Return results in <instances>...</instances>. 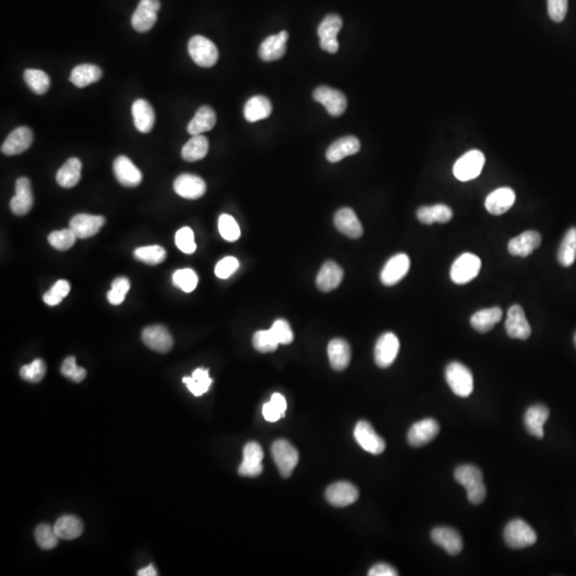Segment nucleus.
Returning a JSON list of instances; mask_svg holds the SVG:
<instances>
[{
	"mask_svg": "<svg viewBox=\"0 0 576 576\" xmlns=\"http://www.w3.org/2000/svg\"><path fill=\"white\" fill-rule=\"evenodd\" d=\"M454 475L457 483L466 488L470 504L479 505L485 501L487 489L483 483V473L479 468L470 464H464L456 468Z\"/></svg>",
	"mask_w": 576,
	"mask_h": 576,
	"instance_id": "nucleus-1",
	"label": "nucleus"
},
{
	"mask_svg": "<svg viewBox=\"0 0 576 576\" xmlns=\"http://www.w3.org/2000/svg\"><path fill=\"white\" fill-rule=\"evenodd\" d=\"M445 378L451 391L454 392L457 396L466 398L473 393V374L462 363H449L445 370Z\"/></svg>",
	"mask_w": 576,
	"mask_h": 576,
	"instance_id": "nucleus-2",
	"label": "nucleus"
},
{
	"mask_svg": "<svg viewBox=\"0 0 576 576\" xmlns=\"http://www.w3.org/2000/svg\"><path fill=\"white\" fill-rule=\"evenodd\" d=\"M504 539L510 549L521 550L537 542V533L524 520L516 518L505 527Z\"/></svg>",
	"mask_w": 576,
	"mask_h": 576,
	"instance_id": "nucleus-3",
	"label": "nucleus"
},
{
	"mask_svg": "<svg viewBox=\"0 0 576 576\" xmlns=\"http://www.w3.org/2000/svg\"><path fill=\"white\" fill-rule=\"evenodd\" d=\"M188 53L199 67H211L219 59V51L214 42L202 36H195L188 43Z\"/></svg>",
	"mask_w": 576,
	"mask_h": 576,
	"instance_id": "nucleus-4",
	"label": "nucleus"
},
{
	"mask_svg": "<svg viewBox=\"0 0 576 576\" xmlns=\"http://www.w3.org/2000/svg\"><path fill=\"white\" fill-rule=\"evenodd\" d=\"M481 261L473 253H464L455 261L451 268V281L458 285H464L473 281L479 274Z\"/></svg>",
	"mask_w": 576,
	"mask_h": 576,
	"instance_id": "nucleus-5",
	"label": "nucleus"
},
{
	"mask_svg": "<svg viewBox=\"0 0 576 576\" xmlns=\"http://www.w3.org/2000/svg\"><path fill=\"white\" fill-rule=\"evenodd\" d=\"M485 157L483 152L472 149L461 156L455 163L454 176L461 182H468L480 176L485 166Z\"/></svg>",
	"mask_w": 576,
	"mask_h": 576,
	"instance_id": "nucleus-6",
	"label": "nucleus"
},
{
	"mask_svg": "<svg viewBox=\"0 0 576 576\" xmlns=\"http://www.w3.org/2000/svg\"><path fill=\"white\" fill-rule=\"evenodd\" d=\"M272 455L281 475L284 478L289 477L299 461L297 449L286 440H278L272 444Z\"/></svg>",
	"mask_w": 576,
	"mask_h": 576,
	"instance_id": "nucleus-7",
	"label": "nucleus"
},
{
	"mask_svg": "<svg viewBox=\"0 0 576 576\" xmlns=\"http://www.w3.org/2000/svg\"><path fill=\"white\" fill-rule=\"evenodd\" d=\"M341 27L343 21L339 15L329 14L324 17L317 29L322 49L330 53L339 51V44L336 36L341 32Z\"/></svg>",
	"mask_w": 576,
	"mask_h": 576,
	"instance_id": "nucleus-8",
	"label": "nucleus"
},
{
	"mask_svg": "<svg viewBox=\"0 0 576 576\" xmlns=\"http://www.w3.org/2000/svg\"><path fill=\"white\" fill-rule=\"evenodd\" d=\"M353 435L358 444L370 454H382L387 447L385 441L374 431L372 424L368 420H360L355 426Z\"/></svg>",
	"mask_w": 576,
	"mask_h": 576,
	"instance_id": "nucleus-9",
	"label": "nucleus"
},
{
	"mask_svg": "<svg viewBox=\"0 0 576 576\" xmlns=\"http://www.w3.org/2000/svg\"><path fill=\"white\" fill-rule=\"evenodd\" d=\"M398 337L392 332L382 334L374 346V362L380 368H387L396 360L399 352Z\"/></svg>",
	"mask_w": 576,
	"mask_h": 576,
	"instance_id": "nucleus-10",
	"label": "nucleus"
},
{
	"mask_svg": "<svg viewBox=\"0 0 576 576\" xmlns=\"http://www.w3.org/2000/svg\"><path fill=\"white\" fill-rule=\"evenodd\" d=\"M160 9L159 0H140L132 16V28L138 32H147L157 22V13Z\"/></svg>",
	"mask_w": 576,
	"mask_h": 576,
	"instance_id": "nucleus-11",
	"label": "nucleus"
},
{
	"mask_svg": "<svg viewBox=\"0 0 576 576\" xmlns=\"http://www.w3.org/2000/svg\"><path fill=\"white\" fill-rule=\"evenodd\" d=\"M313 97L317 103L322 104L332 117H339L347 109L345 94L330 86H320L315 89Z\"/></svg>",
	"mask_w": 576,
	"mask_h": 576,
	"instance_id": "nucleus-12",
	"label": "nucleus"
},
{
	"mask_svg": "<svg viewBox=\"0 0 576 576\" xmlns=\"http://www.w3.org/2000/svg\"><path fill=\"white\" fill-rule=\"evenodd\" d=\"M264 451L256 442H249L243 447V460L238 468V474L243 477H257L263 473Z\"/></svg>",
	"mask_w": 576,
	"mask_h": 576,
	"instance_id": "nucleus-13",
	"label": "nucleus"
},
{
	"mask_svg": "<svg viewBox=\"0 0 576 576\" xmlns=\"http://www.w3.org/2000/svg\"><path fill=\"white\" fill-rule=\"evenodd\" d=\"M410 269V259L405 253L394 255L382 269L380 278L383 285L394 286L400 282Z\"/></svg>",
	"mask_w": 576,
	"mask_h": 576,
	"instance_id": "nucleus-14",
	"label": "nucleus"
},
{
	"mask_svg": "<svg viewBox=\"0 0 576 576\" xmlns=\"http://www.w3.org/2000/svg\"><path fill=\"white\" fill-rule=\"evenodd\" d=\"M507 334L509 337L516 339H527L531 334L529 322L526 320L525 313L521 305H512L507 313L506 324Z\"/></svg>",
	"mask_w": 576,
	"mask_h": 576,
	"instance_id": "nucleus-15",
	"label": "nucleus"
},
{
	"mask_svg": "<svg viewBox=\"0 0 576 576\" xmlns=\"http://www.w3.org/2000/svg\"><path fill=\"white\" fill-rule=\"evenodd\" d=\"M440 432V425L433 418H425L416 422L408 432V442L411 446L422 447L435 439Z\"/></svg>",
	"mask_w": 576,
	"mask_h": 576,
	"instance_id": "nucleus-16",
	"label": "nucleus"
},
{
	"mask_svg": "<svg viewBox=\"0 0 576 576\" xmlns=\"http://www.w3.org/2000/svg\"><path fill=\"white\" fill-rule=\"evenodd\" d=\"M359 499V490L352 483L339 481L329 485L326 491V499L334 507H346L355 504Z\"/></svg>",
	"mask_w": 576,
	"mask_h": 576,
	"instance_id": "nucleus-17",
	"label": "nucleus"
},
{
	"mask_svg": "<svg viewBox=\"0 0 576 576\" xmlns=\"http://www.w3.org/2000/svg\"><path fill=\"white\" fill-rule=\"evenodd\" d=\"M34 205L32 184L27 178H21L15 184V195L10 202V208L16 216H25Z\"/></svg>",
	"mask_w": 576,
	"mask_h": 576,
	"instance_id": "nucleus-18",
	"label": "nucleus"
},
{
	"mask_svg": "<svg viewBox=\"0 0 576 576\" xmlns=\"http://www.w3.org/2000/svg\"><path fill=\"white\" fill-rule=\"evenodd\" d=\"M142 341L153 351L167 353L172 349L173 337L170 332L163 326H147L142 332Z\"/></svg>",
	"mask_w": 576,
	"mask_h": 576,
	"instance_id": "nucleus-19",
	"label": "nucleus"
},
{
	"mask_svg": "<svg viewBox=\"0 0 576 576\" xmlns=\"http://www.w3.org/2000/svg\"><path fill=\"white\" fill-rule=\"evenodd\" d=\"M34 141L32 130L26 126L17 128L8 136L1 145V152L7 156H14L24 153L32 147Z\"/></svg>",
	"mask_w": 576,
	"mask_h": 576,
	"instance_id": "nucleus-20",
	"label": "nucleus"
},
{
	"mask_svg": "<svg viewBox=\"0 0 576 576\" xmlns=\"http://www.w3.org/2000/svg\"><path fill=\"white\" fill-rule=\"evenodd\" d=\"M174 191L180 197L187 200H197L206 192V184L199 176L193 174H182L173 184Z\"/></svg>",
	"mask_w": 576,
	"mask_h": 576,
	"instance_id": "nucleus-21",
	"label": "nucleus"
},
{
	"mask_svg": "<svg viewBox=\"0 0 576 576\" xmlns=\"http://www.w3.org/2000/svg\"><path fill=\"white\" fill-rule=\"evenodd\" d=\"M431 539L435 544L439 545L451 556L458 555L464 549L462 537L455 528L445 527V526L435 527L431 531Z\"/></svg>",
	"mask_w": 576,
	"mask_h": 576,
	"instance_id": "nucleus-22",
	"label": "nucleus"
},
{
	"mask_svg": "<svg viewBox=\"0 0 576 576\" xmlns=\"http://www.w3.org/2000/svg\"><path fill=\"white\" fill-rule=\"evenodd\" d=\"M113 172L118 182L125 187H137L141 184V171L128 157H117L113 163Z\"/></svg>",
	"mask_w": 576,
	"mask_h": 576,
	"instance_id": "nucleus-23",
	"label": "nucleus"
},
{
	"mask_svg": "<svg viewBox=\"0 0 576 576\" xmlns=\"http://www.w3.org/2000/svg\"><path fill=\"white\" fill-rule=\"evenodd\" d=\"M105 224L106 219L104 217L80 214L73 217L70 222V228L77 238L86 239L99 233Z\"/></svg>",
	"mask_w": 576,
	"mask_h": 576,
	"instance_id": "nucleus-24",
	"label": "nucleus"
},
{
	"mask_svg": "<svg viewBox=\"0 0 576 576\" xmlns=\"http://www.w3.org/2000/svg\"><path fill=\"white\" fill-rule=\"evenodd\" d=\"M333 221L336 230L347 237L358 239L363 235L362 224L355 211L349 207L336 211Z\"/></svg>",
	"mask_w": 576,
	"mask_h": 576,
	"instance_id": "nucleus-25",
	"label": "nucleus"
},
{
	"mask_svg": "<svg viewBox=\"0 0 576 576\" xmlns=\"http://www.w3.org/2000/svg\"><path fill=\"white\" fill-rule=\"evenodd\" d=\"M541 243L540 233L537 230H526L509 241L508 251L514 256L526 257L540 247Z\"/></svg>",
	"mask_w": 576,
	"mask_h": 576,
	"instance_id": "nucleus-26",
	"label": "nucleus"
},
{
	"mask_svg": "<svg viewBox=\"0 0 576 576\" xmlns=\"http://www.w3.org/2000/svg\"><path fill=\"white\" fill-rule=\"evenodd\" d=\"M514 202H516V193L512 188H499L488 195L485 201V207L490 214L499 216L512 208Z\"/></svg>",
	"mask_w": 576,
	"mask_h": 576,
	"instance_id": "nucleus-27",
	"label": "nucleus"
},
{
	"mask_svg": "<svg viewBox=\"0 0 576 576\" xmlns=\"http://www.w3.org/2000/svg\"><path fill=\"white\" fill-rule=\"evenodd\" d=\"M287 40V32H278V34L265 38V41L259 46V57L265 62L281 59L286 51Z\"/></svg>",
	"mask_w": 576,
	"mask_h": 576,
	"instance_id": "nucleus-28",
	"label": "nucleus"
},
{
	"mask_svg": "<svg viewBox=\"0 0 576 576\" xmlns=\"http://www.w3.org/2000/svg\"><path fill=\"white\" fill-rule=\"evenodd\" d=\"M343 269L336 263L329 261V262L324 263V266L322 267L320 272L317 274L316 285L320 291H324V293H329V291H334L335 288L339 287V284L343 281Z\"/></svg>",
	"mask_w": 576,
	"mask_h": 576,
	"instance_id": "nucleus-29",
	"label": "nucleus"
},
{
	"mask_svg": "<svg viewBox=\"0 0 576 576\" xmlns=\"http://www.w3.org/2000/svg\"><path fill=\"white\" fill-rule=\"evenodd\" d=\"M360 149L361 144L358 138L355 136H346L336 140L330 145L329 149H326V159L332 163H339L346 157L358 153Z\"/></svg>",
	"mask_w": 576,
	"mask_h": 576,
	"instance_id": "nucleus-30",
	"label": "nucleus"
},
{
	"mask_svg": "<svg viewBox=\"0 0 576 576\" xmlns=\"http://www.w3.org/2000/svg\"><path fill=\"white\" fill-rule=\"evenodd\" d=\"M550 416V410L543 405H535L528 408L524 416V422L527 431L538 439H542L544 435V426Z\"/></svg>",
	"mask_w": 576,
	"mask_h": 576,
	"instance_id": "nucleus-31",
	"label": "nucleus"
},
{
	"mask_svg": "<svg viewBox=\"0 0 576 576\" xmlns=\"http://www.w3.org/2000/svg\"><path fill=\"white\" fill-rule=\"evenodd\" d=\"M328 355L332 368L336 372H343L350 364V346L345 339H332L328 345Z\"/></svg>",
	"mask_w": 576,
	"mask_h": 576,
	"instance_id": "nucleus-32",
	"label": "nucleus"
},
{
	"mask_svg": "<svg viewBox=\"0 0 576 576\" xmlns=\"http://www.w3.org/2000/svg\"><path fill=\"white\" fill-rule=\"evenodd\" d=\"M134 124L140 132L147 134L155 124V112L153 107L145 99L134 101L132 106Z\"/></svg>",
	"mask_w": 576,
	"mask_h": 576,
	"instance_id": "nucleus-33",
	"label": "nucleus"
},
{
	"mask_svg": "<svg viewBox=\"0 0 576 576\" xmlns=\"http://www.w3.org/2000/svg\"><path fill=\"white\" fill-rule=\"evenodd\" d=\"M454 216L453 209L445 204H435L432 206H422L416 211V217L420 224L430 226L435 224H447Z\"/></svg>",
	"mask_w": 576,
	"mask_h": 576,
	"instance_id": "nucleus-34",
	"label": "nucleus"
},
{
	"mask_svg": "<svg viewBox=\"0 0 576 576\" xmlns=\"http://www.w3.org/2000/svg\"><path fill=\"white\" fill-rule=\"evenodd\" d=\"M272 105L266 96H253L245 103L243 115L249 123L259 122L272 115Z\"/></svg>",
	"mask_w": 576,
	"mask_h": 576,
	"instance_id": "nucleus-35",
	"label": "nucleus"
},
{
	"mask_svg": "<svg viewBox=\"0 0 576 576\" xmlns=\"http://www.w3.org/2000/svg\"><path fill=\"white\" fill-rule=\"evenodd\" d=\"M217 117L214 109L209 106H203L195 113V117L190 121L187 126V132L191 136L202 134L203 132H209L216 125Z\"/></svg>",
	"mask_w": 576,
	"mask_h": 576,
	"instance_id": "nucleus-36",
	"label": "nucleus"
},
{
	"mask_svg": "<svg viewBox=\"0 0 576 576\" xmlns=\"http://www.w3.org/2000/svg\"><path fill=\"white\" fill-rule=\"evenodd\" d=\"M502 316V310L499 307L480 310L470 317V326L480 333H487L494 328L497 322H501Z\"/></svg>",
	"mask_w": 576,
	"mask_h": 576,
	"instance_id": "nucleus-37",
	"label": "nucleus"
},
{
	"mask_svg": "<svg viewBox=\"0 0 576 576\" xmlns=\"http://www.w3.org/2000/svg\"><path fill=\"white\" fill-rule=\"evenodd\" d=\"M82 168L80 159L75 157L69 159L58 171L56 176L58 184L62 188L75 187L82 178Z\"/></svg>",
	"mask_w": 576,
	"mask_h": 576,
	"instance_id": "nucleus-38",
	"label": "nucleus"
},
{
	"mask_svg": "<svg viewBox=\"0 0 576 576\" xmlns=\"http://www.w3.org/2000/svg\"><path fill=\"white\" fill-rule=\"evenodd\" d=\"M101 67L94 64H80L73 69L71 73L70 82L77 88H84L94 82H99L101 78Z\"/></svg>",
	"mask_w": 576,
	"mask_h": 576,
	"instance_id": "nucleus-39",
	"label": "nucleus"
},
{
	"mask_svg": "<svg viewBox=\"0 0 576 576\" xmlns=\"http://www.w3.org/2000/svg\"><path fill=\"white\" fill-rule=\"evenodd\" d=\"M58 537L64 540H73L80 537L84 531V525L80 518L74 516H63L58 518L55 526Z\"/></svg>",
	"mask_w": 576,
	"mask_h": 576,
	"instance_id": "nucleus-40",
	"label": "nucleus"
},
{
	"mask_svg": "<svg viewBox=\"0 0 576 576\" xmlns=\"http://www.w3.org/2000/svg\"><path fill=\"white\" fill-rule=\"evenodd\" d=\"M208 149V140L203 134L192 136L191 139L182 147V157L189 163L201 160L206 156Z\"/></svg>",
	"mask_w": 576,
	"mask_h": 576,
	"instance_id": "nucleus-41",
	"label": "nucleus"
},
{
	"mask_svg": "<svg viewBox=\"0 0 576 576\" xmlns=\"http://www.w3.org/2000/svg\"><path fill=\"white\" fill-rule=\"evenodd\" d=\"M182 382L187 385L188 389L195 396L199 397L208 392L213 380L209 377L208 370L197 368L190 377L182 378Z\"/></svg>",
	"mask_w": 576,
	"mask_h": 576,
	"instance_id": "nucleus-42",
	"label": "nucleus"
},
{
	"mask_svg": "<svg viewBox=\"0 0 576 576\" xmlns=\"http://www.w3.org/2000/svg\"><path fill=\"white\" fill-rule=\"evenodd\" d=\"M558 262L562 266L570 267L574 264L576 259V228H570L564 235L558 254H557Z\"/></svg>",
	"mask_w": 576,
	"mask_h": 576,
	"instance_id": "nucleus-43",
	"label": "nucleus"
},
{
	"mask_svg": "<svg viewBox=\"0 0 576 576\" xmlns=\"http://www.w3.org/2000/svg\"><path fill=\"white\" fill-rule=\"evenodd\" d=\"M24 80L27 86L36 94L46 93L51 86V80L45 72L36 69H28L24 72Z\"/></svg>",
	"mask_w": 576,
	"mask_h": 576,
	"instance_id": "nucleus-44",
	"label": "nucleus"
},
{
	"mask_svg": "<svg viewBox=\"0 0 576 576\" xmlns=\"http://www.w3.org/2000/svg\"><path fill=\"white\" fill-rule=\"evenodd\" d=\"M134 259L147 265H158L167 259L166 250L160 245H147L134 250Z\"/></svg>",
	"mask_w": 576,
	"mask_h": 576,
	"instance_id": "nucleus-45",
	"label": "nucleus"
},
{
	"mask_svg": "<svg viewBox=\"0 0 576 576\" xmlns=\"http://www.w3.org/2000/svg\"><path fill=\"white\" fill-rule=\"evenodd\" d=\"M252 344L255 350L261 353L274 352L280 345L270 329L257 331L253 336Z\"/></svg>",
	"mask_w": 576,
	"mask_h": 576,
	"instance_id": "nucleus-46",
	"label": "nucleus"
},
{
	"mask_svg": "<svg viewBox=\"0 0 576 576\" xmlns=\"http://www.w3.org/2000/svg\"><path fill=\"white\" fill-rule=\"evenodd\" d=\"M174 286L180 288L185 293L195 291L197 285V276L192 269H180L172 276Z\"/></svg>",
	"mask_w": 576,
	"mask_h": 576,
	"instance_id": "nucleus-47",
	"label": "nucleus"
},
{
	"mask_svg": "<svg viewBox=\"0 0 576 576\" xmlns=\"http://www.w3.org/2000/svg\"><path fill=\"white\" fill-rule=\"evenodd\" d=\"M34 538H36L38 547L43 550H51L58 544V539H60L58 537L55 528L47 525V524H41L36 527V531H34Z\"/></svg>",
	"mask_w": 576,
	"mask_h": 576,
	"instance_id": "nucleus-48",
	"label": "nucleus"
},
{
	"mask_svg": "<svg viewBox=\"0 0 576 576\" xmlns=\"http://www.w3.org/2000/svg\"><path fill=\"white\" fill-rule=\"evenodd\" d=\"M46 374V365L41 359H36L30 364L24 365L19 370V376L25 381L38 383L42 381Z\"/></svg>",
	"mask_w": 576,
	"mask_h": 576,
	"instance_id": "nucleus-49",
	"label": "nucleus"
},
{
	"mask_svg": "<svg viewBox=\"0 0 576 576\" xmlns=\"http://www.w3.org/2000/svg\"><path fill=\"white\" fill-rule=\"evenodd\" d=\"M218 228L220 232V235L224 239L230 243H233L236 240L239 239L240 228L236 222L235 219L230 215L224 214L221 215L218 221Z\"/></svg>",
	"mask_w": 576,
	"mask_h": 576,
	"instance_id": "nucleus-50",
	"label": "nucleus"
},
{
	"mask_svg": "<svg viewBox=\"0 0 576 576\" xmlns=\"http://www.w3.org/2000/svg\"><path fill=\"white\" fill-rule=\"evenodd\" d=\"M76 235L71 228L55 230L51 235L48 236V241L55 249L59 251H67L75 245Z\"/></svg>",
	"mask_w": 576,
	"mask_h": 576,
	"instance_id": "nucleus-51",
	"label": "nucleus"
},
{
	"mask_svg": "<svg viewBox=\"0 0 576 576\" xmlns=\"http://www.w3.org/2000/svg\"><path fill=\"white\" fill-rule=\"evenodd\" d=\"M71 291V285L65 280H59L57 283L53 284V287L44 295L43 300L49 307H55L62 302L63 299L69 295Z\"/></svg>",
	"mask_w": 576,
	"mask_h": 576,
	"instance_id": "nucleus-52",
	"label": "nucleus"
},
{
	"mask_svg": "<svg viewBox=\"0 0 576 576\" xmlns=\"http://www.w3.org/2000/svg\"><path fill=\"white\" fill-rule=\"evenodd\" d=\"M130 288V282L128 278L121 276L113 280L111 284V289L107 293L109 302L112 305H119L123 303Z\"/></svg>",
	"mask_w": 576,
	"mask_h": 576,
	"instance_id": "nucleus-53",
	"label": "nucleus"
},
{
	"mask_svg": "<svg viewBox=\"0 0 576 576\" xmlns=\"http://www.w3.org/2000/svg\"><path fill=\"white\" fill-rule=\"evenodd\" d=\"M176 243L178 249L186 254H191L197 249L195 243V233L191 228L185 226L180 228L176 234Z\"/></svg>",
	"mask_w": 576,
	"mask_h": 576,
	"instance_id": "nucleus-54",
	"label": "nucleus"
},
{
	"mask_svg": "<svg viewBox=\"0 0 576 576\" xmlns=\"http://www.w3.org/2000/svg\"><path fill=\"white\" fill-rule=\"evenodd\" d=\"M61 374L67 379L72 380L73 382H76V383H80L86 377V370L80 368L76 364V359L74 357H69L63 361L62 365H61Z\"/></svg>",
	"mask_w": 576,
	"mask_h": 576,
	"instance_id": "nucleus-55",
	"label": "nucleus"
},
{
	"mask_svg": "<svg viewBox=\"0 0 576 576\" xmlns=\"http://www.w3.org/2000/svg\"><path fill=\"white\" fill-rule=\"evenodd\" d=\"M272 333L276 336L280 345H288L293 341V333L287 320H278L272 326Z\"/></svg>",
	"mask_w": 576,
	"mask_h": 576,
	"instance_id": "nucleus-56",
	"label": "nucleus"
},
{
	"mask_svg": "<svg viewBox=\"0 0 576 576\" xmlns=\"http://www.w3.org/2000/svg\"><path fill=\"white\" fill-rule=\"evenodd\" d=\"M239 267V262L236 257L228 256L221 259L215 268V274L219 278H228Z\"/></svg>",
	"mask_w": 576,
	"mask_h": 576,
	"instance_id": "nucleus-57",
	"label": "nucleus"
},
{
	"mask_svg": "<svg viewBox=\"0 0 576 576\" xmlns=\"http://www.w3.org/2000/svg\"><path fill=\"white\" fill-rule=\"evenodd\" d=\"M547 11L552 21L562 22L568 12V0H547Z\"/></svg>",
	"mask_w": 576,
	"mask_h": 576,
	"instance_id": "nucleus-58",
	"label": "nucleus"
},
{
	"mask_svg": "<svg viewBox=\"0 0 576 576\" xmlns=\"http://www.w3.org/2000/svg\"><path fill=\"white\" fill-rule=\"evenodd\" d=\"M370 576H396L398 572L395 568L387 564H377L368 572Z\"/></svg>",
	"mask_w": 576,
	"mask_h": 576,
	"instance_id": "nucleus-59",
	"label": "nucleus"
},
{
	"mask_svg": "<svg viewBox=\"0 0 576 576\" xmlns=\"http://www.w3.org/2000/svg\"><path fill=\"white\" fill-rule=\"evenodd\" d=\"M263 416H264V418L267 422H276V420L283 418L282 413L270 401L265 403L264 406H263Z\"/></svg>",
	"mask_w": 576,
	"mask_h": 576,
	"instance_id": "nucleus-60",
	"label": "nucleus"
},
{
	"mask_svg": "<svg viewBox=\"0 0 576 576\" xmlns=\"http://www.w3.org/2000/svg\"><path fill=\"white\" fill-rule=\"evenodd\" d=\"M270 403L282 413V416H285L286 409H287V403H286L285 397L280 393H274L270 399Z\"/></svg>",
	"mask_w": 576,
	"mask_h": 576,
	"instance_id": "nucleus-61",
	"label": "nucleus"
},
{
	"mask_svg": "<svg viewBox=\"0 0 576 576\" xmlns=\"http://www.w3.org/2000/svg\"><path fill=\"white\" fill-rule=\"evenodd\" d=\"M138 575L139 576H156L158 575L157 573V570L155 569V566L153 564H149V566H145L143 569L139 570L138 572Z\"/></svg>",
	"mask_w": 576,
	"mask_h": 576,
	"instance_id": "nucleus-62",
	"label": "nucleus"
},
{
	"mask_svg": "<svg viewBox=\"0 0 576 576\" xmlns=\"http://www.w3.org/2000/svg\"><path fill=\"white\" fill-rule=\"evenodd\" d=\"M574 344H575V347H576V333L574 334Z\"/></svg>",
	"mask_w": 576,
	"mask_h": 576,
	"instance_id": "nucleus-63",
	"label": "nucleus"
}]
</instances>
